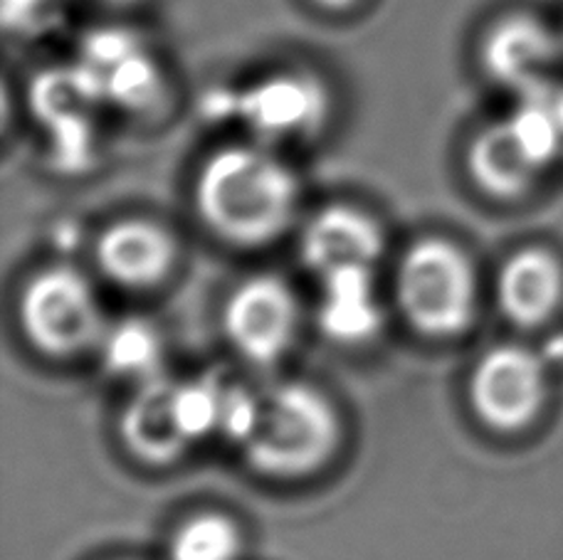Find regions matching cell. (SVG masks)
I'll return each mask as SVG.
<instances>
[{
    "label": "cell",
    "instance_id": "cell-1",
    "mask_svg": "<svg viewBox=\"0 0 563 560\" xmlns=\"http://www.w3.org/2000/svg\"><path fill=\"white\" fill-rule=\"evenodd\" d=\"M301 183L277 148L250 138L210 154L196 178V210L218 237L260 247L295 223Z\"/></svg>",
    "mask_w": 563,
    "mask_h": 560
},
{
    "label": "cell",
    "instance_id": "cell-2",
    "mask_svg": "<svg viewBox=\"0 0 563 560\" xmlns=\"http://www.w3.org/2000/svg\"><path fill=\"white\" fill-rule=\"evenodd\" d=\"M339 445V419L329 400L307 383H282L263 395L255 433L243 445L260 474L291 479L319 469Z\"/></svg>",
    "mask_w": 563,
    "mask_h": 560
},
{
    "label": "cell",
    "instance_id": "cell-3",
    "mask_svg": "<svg viewBox=\"0 0 563 560\" xmlns=\"http://www.w3.org/2000/svg\"><path fill=\"white\" fill-rule=\"evenodd\" d=\"M398 302L422 334L448 338L465 332L477 306L467 255L440 237L410 245L398 267Z\"/></svg>",
    "mask_w": 563,
    "mask_h": 560
},
{
    "label": "cell",
    "instance_id": "cell-4",
    "mask_svg": "<svg viewBox=\"0 0 563 560\" xmlns=\"http://www.w3.org/2000/svg\"><path fill=\"white\" fill-rule=\"evenodd\" d=\"M20 322L30 341L49 356L85 351L104 332L95 289L73 267H49L30 279L20 299Z\"/></svg>",
    "mask_w": 563,
    "mask_h": 560
},
{
    "label": "cell",
    "instance_id": "cell-5",
    "mask_svg": "<svg viewBox=\"0 0 563 560\" xmlns=\"http://www.w3.org/2000/svg\"><path fill=\"white\" fill-rule=\"evenodd\" d=\"M482 75L492 85L517 97L556 87L554 75L563 63V33L529 10H511L497 18L477 47Z\"/></svg>",
    "mask_w": 563,
    "mask_h": 560
},
{
    "label": "cell",
    "instance_id": "cell-6",
    "mask_svg": "<svg viewBox=\"0 0 563 560\" xmlns=\"http://www.w3.org/2000/svg\"><path fill=\"white\" fill-rule=\"evenodd\" d=\"M331 116L327 85L305 69L263 77L240 99V119L253 142L269 148L309 144Z\"/></svg>",
    "mask_w": 563,
    "mask_h": 560
},
{
    "label": "cell",
    "instance_id": "cell-7",
    "mask_svg": "<svg viewBox=\"0 0 563 560\" xmlns=\"http://www.w3.org/2000/svg\"><path fill=\"white\" fill-rule=\"evenodd\" d=\"M547 383V361L539 354L525 346H497L472 373V407L485 425L515 433L541 413Z\"/></svg>",
    "mask_w": 563,
    "mask_h": 560
},
{
    "label": "cell",
    "instance_id": "cell-8",
    "mask_svg": "<svg viewBox=\"0 0 563 560\" xmlns=\"http://www.w3.org/2000/svg\"><path fill=\"white\" fill-rule=\"evenodd\" d=\"M223 326L240 356L255 366H273L295 341L297 299L282 279L253 277L230 294Z\"/></svg>",
    "mask_w": 563,
    "mask_h": 560
},
{
    "label": "cell",
    "instance_id": "cell-9",
    "mask_svg": "<svg viewBox=\"0 0 563 560\" xmlns=\"http://www.w3.org/2000/svg\"><path fill=\"white\" fill-rule=\"evenodd\" d=\"M299 255L319 277L374 269L384 255V233L366 210L349 203L324 205L301 229Z\"/></svg>",
    "mask_w": 563,
    "mask_h": 560
},
{
    "label": "cell",
    "instance_id": "cell-10",
    "mask_svg": "<svg viewBox=\"0 0 563 560\" xmlns=\"http://www.w3.org/2000/svg\"><path fill=\"white\" fill-rule=\"evenodd\" d=\"M465 166L479 193L499 203H515L534 193L541 178L549 173L509 116L477 128L467 144Z\"/></svg>",
    "mask_w": 563,
    "mask_h": 560
},
{
    "label": "cell",
    "instance_id": "cell-11",
    "mask_svg": "<svg viewBox=\"0 0 563 560\" xmlns=\"http://www.w3.org/2000/svg\"><path fill=\"white\" fill-rule=\"evenodd\" d=\"M176 262V243L151 220H119L97 239V265L112 282L154 287Z\"/></svg>",
    "mask_w": 563,
    "mask_h": 560
},
{
    "label": "cell",
    "instance_id": "cell-12",
    "mask_svg": "<svg viewBox=\"0 0 563 560\" xmlns=\"http://www.w3.org/2000/svg\"><path fill=\"white\" fill-rule=\"evenodd\" d=\"M124 445L132 455L148 464H170L190 447L176 413V383L154 378L141 383L136 395L129 400L122 423H119Z\"/></svg>",
    "mask_w": 563,
    "mask_h": 560
},
{
    "label": "cell",
    "instance_id": "cell-13",
    "mask_svg": "<svg viewBox=\"0 0 563 560\" xmlns=\"http://www.w3.org/2000/svg\"><path fill=\"white\" fill-rule=\"evenodd\" d=\"M497 299L511 324L534 328L549 322L563 299V265L547 247L511 255L497 279Z\"/></svg>",
    "mask_w": 563,
    "mask_h": 560
},
{
    "label": "cell",
    "instance_id": "cell-14",
    "mask_svg": "<svg viewBox=\"0 0 563 560\" xmlns=\"http://www.w3.org/2000/svg\"><path fill=\"white\" fill-rule=\"evenodd\" d=\"M384 322L374 269H344L321 277L319 326L339 344H364L374 338Z\"/></svg>",
    "mask_w": 563,
    "mask_h": 560
},
{
    "label": "cell",
    "instance_id": "cell-15",
    "mask_svg": "<svg viewBox=\"0 0 563 560\" xmlns=\"http://www.w3.org/2000/svg\"><path fill=\"white\" fill-rule=\"evenodd\" d=\"M97 346L104 368L117 378L136 380V383L158 378L164 346L156 328L144 318H122L112 326H104Z\"/></svg>",
    "mask_w": 563,
    "mask_h": 560
},
{
    "label": "cell",
    "instance_id": "cell-16",
    "mask_svg": "<svg viewBox=\"0 0 563 560\" xmlns=\"http://www.w3.org/2000/svg\"><path fill=\"white\" fill-rule=\"evenodd\" d=\"M243 536L225 516L200 514L188 518L168 541V560H238Z\"/></svg>",
    "mask_w": 563,
    "mask_h": 560
},
{
    "label": "cell",
    "instance_id": "cell-17",
    "mask_svg": "<svg viewBox=\"0 0 563 560\" xmlns=\"http://www.w3.org/2000/svg\"><path fill=\"white\" fill-rule=\"evenodd\" d=\"M228 385L216 376H203L176 383V413L190 445L220 433V417H223Z\"/></svg>",
    "mask_w": 563,
    "mask_h": 560
},
{
    "label": "cell",
    "instance_id": "cell-18",
    "mask_svg": "<svg viewBox=\"0 0 563 560\" xmlns=\"http://www.w3.org/2000/svg\"><path fill=\"white\" fill-rule=\"evenodd\" d=\"M311 5L321 13H329V15H346V13H354L361 5H366L368 0H309Z\"/></svg>",
    "mask_w": 563,
    "mask_h": 560
}]
</instances>
